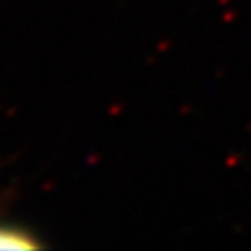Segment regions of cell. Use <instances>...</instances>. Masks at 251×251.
Here are the masks:
<instances>
[{
  "instance_id": "1",
  "label": "cell",
  "mask_w": 251,
  "mask_h": 251,
  "mask_svg": "<svg viewBox=\"0 0 251 251\" xmlns=\"http://www.w3.org/2000/svg\"><path fill=\"white\" fill-rule=\"evenodd\" d=\"M31 247H40V243L36 241V237L29 230H25L23 226H15L11 222L0 220V249H31Z\"/></svg>"
}]
</instances>
